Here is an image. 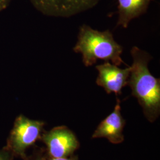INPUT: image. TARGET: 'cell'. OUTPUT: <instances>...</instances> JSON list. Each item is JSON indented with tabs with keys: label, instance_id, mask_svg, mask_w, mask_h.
<instances>
[{
	"label": "cell",
	"instance_id": "5",
	"mask_svg": "<svg viewBox=\"0 0 160 160\" xmlns=\"http://www.w3.org/2000/svg\"><path fill=\"white\" fill-rule=\"evenodd\" d=\"M52 158H66L79 148L74 133L66 126H58L45 133L42 137Z\"/></svg>",
	"mask_w": 160,
	"mask_h": 160
},
{
	"label": "cell",
	"instance_id": "7",
	"mask_svg": "<svg viewBox=\"0 0 160 160\" xmlns=\"http://www.w3.org/2000/svg\"><path fill=\"white\" fill-rule=\"evenodd\" d=\"M125 120L121 114L120 101L118 99L113 111L108 116L97 126L92 137L105 138L111 143H122L124 140L123 130Z\"/></svg>",
	"mask_w": 160,
	"mask_h": 160
},
{
	"label": "cell",
	"instance_id": "10",
	"mask_svg": "<svg viewBox=\"0 0 160 160\" xmlns=\"http://www.w3.org/2000/svg\"><path fill=\"white\" fill-rule=\"evenodd\" d=\"M36 160H78L76 157H71L66 158H52L51 160H45V159H38Z\"/></svg>",
	"mask_w": 160,
	"mask_h": 160
},
{
	"label": "cell",
	"instance_id": "11",
	"mask_svg": "<svg viewBox=\"0 0 160 160\" xmlns=\"http://www.w3.org/2000/svg\"><path fill=\"white\" fill-rule=\"evenodd\" d=\"M0 160H10V157L8 153L0 151Z\"/></svg>",
	"mask_w": 160,
	"mask_h": 160
},
{
	"label": "cell",
	"instance_id": "9",
	"mask_svg": "<svg viewBox=\"0 0 160 160\" xmlns=\"http://www.w3.org/2000/svg\"><path fill=\"white\" fill-rule=\"evenodd\" d=\"M12 0H0V12L5 10L11 3Z\"/></svg>",
	"mask_w": 160,
	"mask_h": 160
},
{
	"label": "cell",
	"instance_id": "8",
	"mask_svg": "<svg viewBox=\"0 0 160 160\" xmlns=\"http://www.w3.org/2000/svg\"><path fill=\"white\" fill-rule=\"evenodd\" d=\"M152 0H118L117 26L126 29L134 18L145 13Z\"/></svg>",
	"mask_w": 160,
	"mask_h": 160
},
{
	"label": "cell",
	"instance_id": "1",
	"mask_svg": "<svg viewBox=\"0 0 160 160\" xmlns=\"http://www.w3.org/2000/svg\"><path fill=\"white\" fill-rule=\"evenodd\" d=\"M131 54L132 63L128 84L132 96L137 98L143 109L145 116L150 122H154L160 114V79L154 77L149 69L152 57L147 52L133 46Z\"/></svg>",
	"mask_w": 160,
	"mask_h": 160
},
{
	"label": "cell",
	"instance_id": "4",
	"mask_svg": "<svg viewBox=\"0 0 160 160\" xmlns=\"http://www.w3.org/2000/svg\"><path fill=\"white\" fill-rule=\"evenodd\" d=\"M43 14L57 17H69L96 6L100 0H30Z\"/></svg>",
	"mask_w": 160,
	"mask_h": 160
},
{
	"label": "cell",
	"instance_id": "6",
	"mask_svg": "<svg viewBox=\"0 0 160 160\" xmlns=\"http://www.w3.org/2000/svg\"><path fill=\"white\" fill-rule=\"evenodd\" d=\"M96 68L98 73L96 84L102 87L108 94L119 95L122 89L128 84L130 66L126 68H120L110 62H104L97 65Z\"/></svg>",
	"mask_w": 160,
	"mask_h": 160
},
{
	"label": "cell",
	"instance_id": "2",
	"mask_svg": "<svg viewBox=\"0 0 160 160\" xmlns=\"http://www.w3.org/2000/svg\"><path fill=\"white\" fill-rule=\"evenodd\" d=\"M73 50L81 55L82 62L87 67L95 64L98 60L111 62L118 66L125 64L121 57L123 48L109 30L102 32L87 24L82 25Z\"/></svg>",
	"mask_w": 160,
	"mask_h": 160
},
{
	"label": "cell",
	"instance_id": "3",
	"mask_svg": "<svg viewBox=\"0 0 160 160\" xmlns=\"http://www.w3.org/2000/svg\"><path fill=\"white\" fill-rule=\"evenodd\" d=\"M44 125L42 121L32 120L23 115L17 117L9 138L8 145L12 151L25 158L26 149L38 139Z\"/></svg>",
	"mask_w": 160,
	"mask_h": 160
}]
</instances>
